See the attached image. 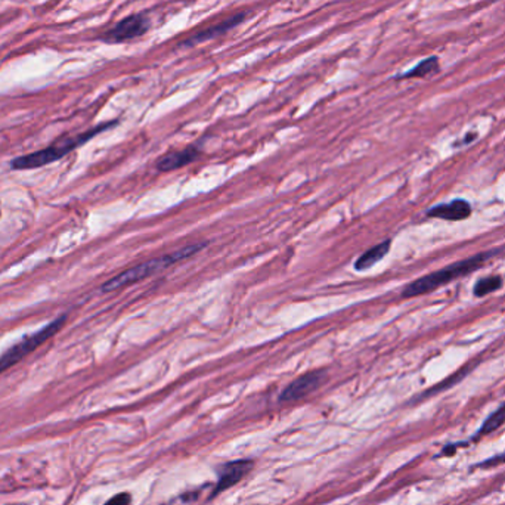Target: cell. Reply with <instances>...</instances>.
<instances>
[{
  "instance_id": "obj_1",
  "label": "cell",
  "mask_w": 505,
  "mask_h": 505,
  "mask_svg": "<svg viewBox=\"0 0 505 505\" xmlns=\"http://www.w3.org/2000/svg\"><path fill=\"white\" fill-rule=\"evenodd\" d=\"M502 251V248H494L489 251H481L479 255L473 256V257H467L464 260L455 262L452 265H448L445 267H442L436 272L429 273V275L421 277L415 281H412L411 284H408L404 291H402V297L404 299H412L417 296H423V294L432 292L437 288H440L442 285L449 284L458 278H462L469 275L471 272H476L477 269H480L483 265H485L488 260H491L492 257H495L496 255Z\"/></svg>"
},
{
  "instance_id": "obj_2",
  "label": "cell",
  "mask_w": 505,
  "mask_h": 505,
  "mask_svg": "<svg viewBox=\"0 0 505 505\" xmlns=\"http://www.w3.org/2000/svg\"><path fill=\"white\" fill-rule=\"evenodd\" d=\"M205 245H207V243L189 244V245L182 247V248H179L176 251L168 252V255H164V256L151 259L148 262H143L141 265H136L133 267L126 269L124 272L118 273L117 277H114L110 281L105 282L102 285V291L111 292V291H116V290H121V288L129 287L132 284L141 282V281L150 278V277L155 275V273H160V272L168 269V267L179 263V262H183V260H186L189 257L198 255V252L203 248H205Z\"/></svg>"
},
{
  "instance_id": "obj_3",
  "label": "cell",
  "mask_w": 505,
  "mask_h": 505,
  "mask_svg": "<svg viewBox=\"0 0 505 505\" xmlns=\"http://www.w3.org/2000/svg\"><path fill=\"white\" fill-rule=\"evenodd\" d=\"M116 123L117 121L103 123V124H99V126H96V128H93V129H91L88 132H84V133H80V135H76V136L61 138L59 141H56L55 143L49 145L48 148H45V150H40V151H36V153H31V154L16 157L11 163V165H12V168H15V170H31V168H39V167L52 164V163L61 160L62 157H66L71 151L77 150L78 146L84 145L88 141H91L96 135H99L101 132L113 128V126H116Z\"/></svg>"
},
{
  "instance_id": "obj_4",
  "label": "cell",
  "mask_w": 505,
  "mask_h": 505,
  "mask_svg": "<svg viewBox=\"0 0 505 505\" xmlns=\"http://www.w3.org/2000/svg\"><path fill=\"white\" fill-rule=\"evenodd\" d=\"M67 321L66 315L53 320L51 324L44 327L41 330L27 335L26 339L12 346L9 350H6L2 356H0V374H4L9 368L15 367L18 362L24 359L26 356H29L31 352H34L39 346L44 345L46 340H49L51 337H53L62 327H64Z\"/></svg>"
},
{
  "instance_id": "obj_5",
  "label": "cell",
  "mask_w": 505,
  "mask_h": 505,
  "mask_svg": "<svg viewBox=\"0 0 505 505\" xmlns=\"http://www.w3.org/2000/svg\"><path fill=\"white\" fill-rule=\"evenodd\" d=\"M151 29V19L146 14H133L121 19L113 29L102 34V40L107 44H123L138 37H142Z\"/></svg>"
},
{
  "instance_id": "obj_6",
  "label": "cell",
  "mask_w": 505,
  "mask_h": 505,
  "mask_svg": "<svg viewBox=\"0 0 505 505\" xmlns=\"http://www.w3.org/2000/svg\"><path fill=\"white\" fill-rule=\"evenodd\" d=\"M327 378V372L322 369L310 371L296 378L281 394V402H294L307 396L309 393L320 389Z\"/></svg>"
},
{
  "instance_id": "obj_7",
  "label": "cell",
  "mask_w": 505,
  "mask_h": 505,
  "mask_svg": "<svg viewBox=\"0 0 505 505\" xmlns=\"http://www.w3.org/2000/svg\"><path fill=\"white\" fill-rule=\"evenodd\" d=\"M471 205L466 200H454L451 203L445 204H437L432 208H429L426 215L429 218L434 219H442V220H449V222H458V220H466L471 215Z\"/></svg>"
},
{
  "instance_id": "obj_8",
  "label": "cell",
  "mask_w": 505,
  "mask_h": 505,
  "mask_svg": "<svg viewBox=\"0 0 505 505\" xmlns=\"http://www.w3.org/2000/svg\"><path fill=\"white\" fill-rule=\"evenodd\" d=\"M247 18V14H235L233 16H229L228 19L222 21V23H218L212 27H208L200 33H195L194 36L189 37L188 40L183 41V46H194V45H198V44H204V41H208V40H212L218 36H222L225 33H228L229 30H233L235 27H238L243 21Z\"/></svg>"
},
{
  "instance_id": "obj_9",
  "label": "cell",
  "mask_w": 505,
  "mask_h": 505,
  "mask_svg": "<svg viewBox=\"0 0 505 505\" xmlns=\"http://www.w3.org/2000/svg\"><path fill=\"white\" fill-rule=\"evenodd\" d=\"M200 150L194 145H189L183 150L179 151H172L164 154L158 161H157V168L160 172H173L178 170L180 167H185L188 164H191L200 157Z\"/></svg>"
},
{
  "instance_id": "obj_10",
  "label": "cell",
  "mask_w": 505,
  "mask_h": 505,
  "mask_svg": "<svg viewBox=\"0 0 505 505\" xmlns=\"http://www.w3.org/2000/svg\"><path fill=\"white\" fill-rule=\"evenodd\" d=\"M251 467H252V462L248 459H238L234 462H229V464H226L220 471L219 483L215 494H219L230 486H234L235 483H238L251 470Z\"/></svg>"
},
{
  "instance_id": "obj_11",
  "label": "cell",
  "mask_w": 505,
  "mask_h": 505,
  "mask_svg": "<svg viewBox=\"0 0 505 505\" xmlns=\"http://www.w3.org/2000/svg\"><path fill=\"white\" fill-rule=\"evenodd\" d=\"M390 247H392L390 240H386L380 244L371 247L369 250H367L364 252L361 257H357V260L354 262V269L356 270H367V269L372 267L374 265H377L378 262L387 256V252L390 251Z\"/></svg>"
},
{
  "instance_id": "obj_12",
  "label": "cell",
  "mask_w": 505,
  "mask_h": 505,
  "mask_svg": "<svg viewBox=\"0 0 505 505\" xmlns=\"http://www.w3.org/2000/svg\"><path fill=\"white\" fill-rule=\"evenodd\" d=\"M439 58L437 56H430L424 61H421L419 64H417L412 70L397 76L396 78H421V77H427L436 71H439Z\"/></svg>"
},
{
  "instance_id": "obj_13",
  "label": "cell",
  "mask_w": 505,
  "mask_h": 505,
  "mask_svg": "<svg viewBox=\"0 0 505 505\" xmlns=\"http://www.w3.org/2000/svg\"><path fill=\"white\" fill-rule=\"evenodd\" d=\"M504 281L498 275H491L486 278H481L476 282L474 285V296L476 297H485L488 294L499 290L502 287Z\"/></svg>"
},
{
  "instance_id": "obj_14",
  "label": "cell",
  "mask_w": 505,
  "mask_h": 505,
  "mask_svg": "<svg viewBox=\"0 0 505 505\" xmlns=\"http://www.w3.org/2000/svg\"><path fill=\"white\" fill-rule=\"evenodd\" d=\"M505 423V404L502 407H499L492 415H489V418L483 423L481 429L477 432V437L480 436H486L495 430H498L502 424Z\"/></svg>"
},
{
  "instance_id": "obj_15",
  "label": "cell",
  "mask_w": 505,
  "mask_h": 505,
  "mask_svg": "<svg viewBox=\"0 0 505 505\" xmlns=\"http://www.w3.org/2000/svg\"><path fill=\"white\" fill-rule=\"evenodd\" d=\"M131 504V495L129 494H118L113 496L105 505H129Z\"/></svg>"
},
{
  "instance_id": "obj_16",
  "label": "cell",
  "mask_w": 505,
  "mask_h": 505,
  "mask_svg": "<svg viewBox=\"0 0 505 505\" xmlns=\"http://www.w3.org/2000/svg\"><path fill=\"white\" fill-rule=\"evenodd\" d=\"M501 462H505V452L498 455V456H494V458H489L486 462H481L480 467H491V466H496V464H501Z\"/></svg>"
},
{
  "instance_id": "obj_17",
  "label": "cell",
  "mask_w": 505,
  "mask_h": 505,
  "mask_svg": "<svg viewBox=\"0 0 505 505\" xmlns=\"http://www.w3.org/2000/svg\"><path fill=\"white\" fill-rule=\"evenodd\" d=\"M492 2H496V0H492Z\"/></svg>"
}]
</instances>
